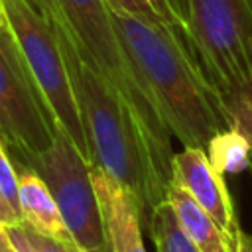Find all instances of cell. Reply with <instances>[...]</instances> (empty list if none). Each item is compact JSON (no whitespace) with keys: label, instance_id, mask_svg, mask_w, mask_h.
Returning <instances> with one entry per match:
<instances>
[{"label":"cell","instance_id":"21","mask_svg":"<svg viewBox=\"0 0 252 252\" xmlns=\"http://www.w3.org/2000/svg\"><path fill=\"white\" fill-rule=\"evenodd\" d=\"M6 232H8V236H10V240L14 242V246H16L18 252H39V250L30 242V238L26 236V232H24V228H22V222L8 226Z\"/></svg>","mask_w":252,"mask_h":252},{"label":"cell","instance_id":"2","mask_svg":"<svg viewBox=\"0 0 252 252\" xmlns=\"http://www.w3.org/2000/svg\"><path fill=\"white\" fill-rule=\"evenodd\" d=\"M110 12L126 51L159 104L169 134L183 148L205 150L215 134L232 126L220 93L177 26L112 8Z\"/></svg>","mask_w":252,"mask_h":252},{"label":"cell","instance_id":"10","mask_svg":"<svg viewBox=\"0 0 252 252\" xmlns=\"http://www.w3.org/2000/svg\"><path fill=\"white\" fill-rule=\"evenodd\" d=\"M14 165L18 171V207L22 222L53 240L75 244L45 181L30 165L22 161H14Z\"/></svg>","mask_w":252,"mask_h":252},{"label":"cell","instance_id":"13","mask_svg":"<svg viewBox=\"0 0 252 252\" xmlns=\"http://www.w3.org/2000/svg\"><path fill=\"white\" fill-rule=\"evenodd\" d=\"M148 234L156 246V252H199L183 234L173 207L167 203V199L156 207Z\"/></svg>","mask_w":252,"mask_h":252},{"label":"cell","instance_id":"17","mask_svg":"<svg viewBox=\"0 0 252 252\" xmlns=\"http://www.w3.org/2000/svg\"><path fill=\"white\" fill-rule=\"evenodd\" d=\"M22 228L26 232V236L30 238V242L39 250V252H81L75 244H65L59 240H53L45 234H39L37 230H33L32 226H28L26 222H22Z\"/></svg>","mask_w":252,"mask_h":252},{"label":"cell","instance_id":"11","mask_svg":"<svg viewBox=\"0 0 252 252\" xmlns=\"http://www.w3.org/2000/svg\"><path fill=\"white\" fill-rule=\"evenodd\" d=\"M165 199L173 207L183 234L199 252H232V244L219 228V224L175 179H171Z\"/></svg>","mask_w":252,"mask_h":252},{"label":"cell","instance_id":"7","mask_svg":"<svg viewBox=\"0 0 252 252\" xmlns=\"http://www.w3.org/2000/svg\"><path fill=\"white\" fill-rule=\"evenodd\" d=\"M0 138L20 161L45 152L55 138L53 122L8 30H0Z\"/></svg>","mask_w":252,"mask_h":252},{"label":"cell","instance_id":"15","mask_svg":"<svg viewBox=\"0 0 252 252\" xmlns=\"http://www.w3.org/2000/svg\"><path fill=\"white\" fill-rule=\"evenodd\" d=\"M106 2L110 4L112 10H120V12L140 16V18H150V20H165L173 24L159 0H106Z\"/></svg>","mask_w":252,"mask_h":252},{"label":"cell","instance_id":"19","mask_svg":"<svg viewBox=\"0 0 252 252\" xmlns=\"http://www.w3.org/2000/svg\"><path fill=\"white\" fill-rule=\"evenodd\" d=\"M159 2L169 14L171 22L183 32L187 24V0H159Z\"/></svg>","mask_w":252,"mask_h":252},{"label":"cell","instance_id":"23","mask_svg":"<svg viewBox=\"0 0 252 252\" xmlns=\"http://www.w3.org/2000/svg\"><path fill=\"white\" fill-rule=\"evenodd\" d=\"M0 252H18L16 246H14V242L8 236L6 228H0Z\"/></svg>","mask_w":252,"mask_h":252},{"label":"cell","instance_id":"16","mask_svg":"<svg viewBox=\"0 0 252 252\" xmlns=\"http://www.w3.org/2000/svg\"><path fill=\"white\" fill-rule=\"evenodd\" d=\"M0 187L6 195V199L20 213V207H18V171H16L14 159H10V156H8V148H6L2 138H0Z\"/></svg>","mask_w":252,"mask_h":252},{"label":"cell","instance_id":"1","mask_svg":"<svg viewBox=\"0 0 252 252\" xmlns=\"http://www.w3.org/2000/svg\"><path fill=\"white\" fill-rule=\"evenodd\" d=\"M53 30L69 69L93 167L102 169L134 195L142 209V226L148 230L156 207L165 201L173 158L161 152L126 100L81 57L67 24Z\"/></svg>","mask_w":252,"mask_h":252},{"label":"cell","instance_id":"5","mask_svg":"<svg viewBox=\"0 0 252 252\" xmlns=\"http://www.w3.org/2000/svg\"><path fill=\"white\" fill-rule=\"evenodd\" d=\"M183 35L220 96L252 81V0H187Z\"/></svg>","mask_w":252,"mask_h":252},{"label":"cell","instance_id":"24","mask_svg":"<svg viewBox=\"0 0 252 252\" xmlns=\"http://www.w3.org/2000/svg\"><path fill=\"white\" fill-rule=\"evenodd\" d=\"M0 30H8V20H6V10L2 0H0Z\"/></svg>","mask_w":252,"mask_h":252},{"label":"cell","instance_id":"12","mask_svg":"<svg viewBox=\"0 0 252 252\" xmlns=\"http://www.w3.org/2000/svg\"><path fill=\"white\" fill-rule=\"evenodd\" d=\"M207 158L213 163V167L219 173H240L248 167H252V146L246 140L242 132H238L234 126L220 130L215 134L207 148Z\"/></svg>","mask_w":252,"mask_h":252},{"label":"cell","instance_id":"6","mask_svg":"<svg viewBox=\"0 0 252 252\" xmlns=\"http://www.w3.org/2000/svg\"><path fill=\"white\" fill-rule=\"evenodd\" d=\"M22 163L30 165L45 181L81 252H112L93 183V165L63 132L55 130L53 144Z\"/></svg>","mask_w":252,"mask_h":252},{"label":"cell","instance_id":"3","mask_svg":"<svg viewBox=\"0 0 252 252\" xmlns=\"http://www.w3.org/2000/svg\"><path fill=\"white\" fill-rule=\"evenodd\" d=\"M81 57L98 71L140 118L154 142L173 156L171 134L142 71L126 51L106 0H55Z\"/></svg>","mask_w":252,"mask_h":252},{"label":"cell","instance_id":"18","mask_svg":"<svg viewBox=\"0 0 252 252\" xmlns=\"http://www.w3.org/2000/svg\"><path fill=\"white\" fill-rule=\"evenodd\" d=\"M24 2H26L28 6H32V8H33L47 24H51L53 28L65 24L63 14H61V10H59V6H57L55 0H24Z\"/></svg>","mask_w":252,"mask_h":252},{"label":"cell","instance_id":"9","mask_svg":"<svg viewBox=\"0 0 252 252\" xmlns=\"http://www.w3.org/2000/svg\"><path fill=\"white\" fill-rule=\"evenodd\" d=\"M93 183L112 252H146L142 240V209L134 195L98 167H93Z\"/></svg>","mask_w":252,"mask_h":252},{"label":"cell","instance_id":"4","mask_svg":"<svg viewBox=\"0 0 252 252\" xmlns=\"http://www.w3.org/2000/svg\"><path fill=\"white\" fill-rule=\"evenodd\" d=\"M2 4L6 10L8 32L53 122V128L63 132L93 165L81 110L53 26L24 0H2Z\"/></svg>","mask_w":252,"mask_h":252},{"label":"cell","instance_id":"8","mask_svg":"<svg viewBox=\"0 0 252 252\" xmlns=\"http://www.w3.org/2000/svg\"><path fill=\"white\" fill-rule=\"evenodd\" d=\"M171 167V179H175L199 203V207L211 215V219L234 246L242 232L238 213L224 183V175L213 167L207 152L201 148H183L181 152L173 154Z\"/></svg>","mask_w":252,"mask_h":252},{"label":"cell","instance_id":"14","mask_svg":"<svg viewBox=\"0 0 252 252\" xmlns=\"http://www.w3.org/2000/svg\"><path fill=\"white\" fill-rule=\"evenodd\" d=\"M222 104L230 118V124L246 136L252 146V81L222 94Z\"/></svg>","mask_w":252,"mask_h":252},{"label":"cell","instance_id":"20","mask_svg":"<svg viewBox=\"0 0 252 252\" xmlns=\"http://www.w3.org/2000/svg\"><path fill=\"white\" fill-rule=\"evenodd\" d=\"M18 222H22V217L14 209V205L6 199V195L0 187V228H8V226L18 224Z\"/></svg>","mask_w":252,"mask_h":252},{"label":"cell","instance_id":"22","mask_svg":"<svg viewBox=\"0 0 252 252\" xmlns=\"http://www.w3.org/2000/svg\"><path fill=\"white\" fill-rule=\"evenodd\" d=\"M232 252H252V234H246L242 230L240 236H238V240L232 246Z\"/></svg>","mask_w":252,"mask_h":252}]
</instances>
